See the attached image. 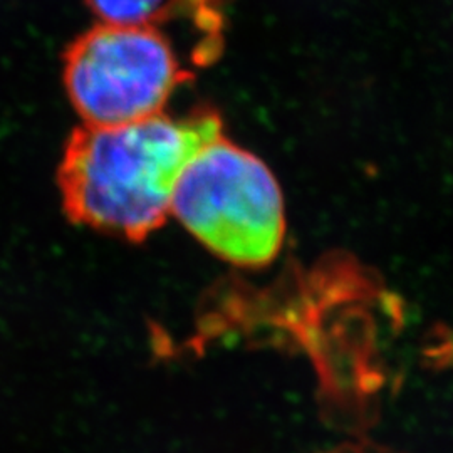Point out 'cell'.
<instances>
[{"label": "cell", "mask_w": 453, "mask_h": 453, "mask_svg": "<svg viewBox=\"0 0 453 453\" xmlns=\"http://www.w3.org/2000/svg\"><path fill=\"white\" fill-rule=\"evenodd\" d=\"M172 215L213 254L242 267L269 264L286 235L284 200L274 175L224 134L185 166Z\"/></svg>", "instance_id": "obj_2"}, {"label": "cell", "mask_w": 453, "mask_h": 453, "mask_svg": "<svg viewBox=\"0 0 453 453\" xmlns=\"http://www.w3.org/2000/svg\"><path fill=\"white\" fill-rule=\"evenodd\" d=\"M220 134L222 123L209 111L84 125L69 140L61 162L67 215L82 226L143 241L172 215L185 166Z\"/></svg>", "instance_id": "obj_1"}, {"label": "cell", "mask_w": 453, "mask_h": 453, "mask_svg": "<svg viewBox=\"0 0 453 453\" xmlns=\"http://www.w3.org/2000/svg\"><path fill=\"white\" fill-rule=\"evenodd\" d=\"M86 4L106 24L158 27L175 12L181 0H86Z\"/></svg>", "instance_id": "obj_4"}, {"label": "cell", "mask_w": 453, "mask_h": 453, "mask_svg": "<svg viewBox=\"0 0 453 453\" xmlns=\"http://www.w3.org/2000/svg\"><path fill=\"white\" fill-rule=\"evenodd\" d=\"M183 80L170 39L153 26L99 22L65 56V91L84 125H121L163 113Z\"/></svg>", "instance_id": "obj_3"}]
</instances>
